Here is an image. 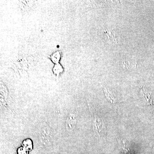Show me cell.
Returning a JSON list of instances; mask_svg holds the SVG:
<instances>
[{"label": "cell", "mask_w": 154, "mask_h": 154, "mask_svg": "<svg viewBox=\"0 0 154 154\" xmlns=\"http://www.w3.org/2000/svg\"><path fill=\"white\" fill-rule=\"evenodd\" d=\"M89 107L93 118V129L95 135L99 139L100 137L105 138L106 129L103 119L97 114L95 109L91 108L90 105Z\"/></svg>", "instance_id": "6da1fadb"}, {"label": "cell", "mask_w": 154, "mask_h": 154, "mask_svg": "<svg viewBox=\"0 0 154 154\" xmlns=\"http://www.w3.org/2000/svg\"><path fill=\"white\" fill-rule=\"evenodd\" d=\"M39 139L43 145H50L53 139V134L49 127L43 126L39 130Z\"/></svg>", "instance_id": "7a4b0ae2"}, {"label": "cell", "mask_w": 154, "mask_h": 154, "mask_svg": "<svg viewBox=\"0 0 154 154\" xmlns=\"http://www.w3.org/2000/svg\"><path fill=\"white\" fill-rule=\"evenodd\" d=\"M103 38L105 42L110 45L117 44L118 42V38L113 30L104 29Z\"/></svg>", "instance_id": "3957f363"}, {"label": "cell", "mask_w": 154, "mask_h": 154, "mask_svg": "<svg viewBox=\"0 0 154 154\" xmlns=\"http://www.w3.org/2000/svg\"><path fill=\"white\" fill-rule=\"evenodd\" d=\"M76 115L74 112L72 111L69 114L67 118L66 127L68 131H71L74 129L77 123Z\"/></svg>", "instance_id": "277c9868"}, {"label": "cell", "mask_w": 154, "mask_h": 154, "mask_svg": "<svg viewBox=\"0 0 154 154\" xmlns=\"http://www.w3.org/2000/svg\"><path fill=\"white\" fill-rule=\"evenodd\" d=\"M119 149L124 154H133L130 148V144L126 140L118 139Z\"/></svg>", "instance_id": "5b68a950"}, {"label": "cell", "mask_w": 154, "mask_h": 154, "mask_svg": "<svg viewBox=\"0 0 154 154\" xmlns=\"http://www.w3.org/2000/svg\"><path fill=\"white\" fill-rule=\"evenodd\" d=\"M104 91L105 96L108 101L110 102L111 104H113V105H116V99H115L111 93L109 91H107L105 88H104Z\"/></svg>", "instance_id": "8992f818"}, {"label": "cell", "mask_w": 154, "mask_h": 154, "mask_svg": "<svg viewBox=\"0 0 154 154\" xmlns=\"http://www.w3.org/2000/svg\"><path fill=\"white\" fill-rule=\"evenodd\" d=\"M24 147L28 151L31 150L32 149V142L30 140H26L23 142Z\"/></svg>", "instance_id": "52a82bcc"}, {"label": "cell", "mask_w": 154, "mask_h": 154, "mask_svg": "<svg viewBox=\"0 0 154 154\" xmlns=\"http://www.w3.org/2000/svg\"><path fill=\"white\" fill-rule=\"evenodd\" d=\"M60 58V54L59 52L56 53L54 54H53L52 56L51 57L53 62L55 63H57L59 61Z\"/></svg>", "instance_id": "ba28073f"}, {"label": "cell", "mask_w": 154, "mask_h": 154, "mask_svg": "<svg viewBox=\"0 0 154 154\" xmlns=\"http://www.w3.org/2000/svg\"><path fill=\"white\" fill-rule=\"evenodd\" d=\"M18 154H28V150L23 147L18 149Z\"/></svg>", "instance_id": "9c48e42d"}, {"label": "cell", "mask_w": 154, "mask_h": 154, "mask_svg": "<svg viewBox=\"0 0 154 154\" xmlns=\"http://www.w3.org/2000/svg\"><path fill=\"white\" fill-rule=\"evenodd\" d=\"M150 146L151 147L152 149L153 150V151L154 152V146L152 145V144H150Z\"/></svg>", "instance_id": "30bf717a"}, {"label": "cell", "mask_w": 154, "mask_h": 154, "mask_svg": "<svg viewBox=\"0 0 154 154\" xmlns=\"http://www.w3.org/2000/svg\"></svg>", "instance_id": "8fae6325"}]
</instances>
